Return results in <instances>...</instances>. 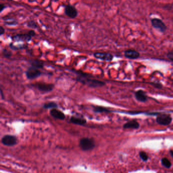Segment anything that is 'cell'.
<instances>
[{
	"label": "cell",
	"mask_w": 173,
	"mask_h": 173,
	"mask_svg": "<svg viewBox=\"0 0 173 173\" xmlns=\"http://www.w3.org/2000/svg\"><path fill=\"white\" fill-rule=\"evenodd\" d=\"M171 155H172V156H173V151H171Z\"/></svg>",
	"instance_id": "31"
},
{
	"label": "cell",
	"mask_w": 173,
	"mask_h": 173,
	"mask_svg": "<svg viewBox=\"0 0 173 173\" xmlns=\"http://www.w3.org/2000/svg\"><path fill=\"white\" fill-rule=\"evenodd\" d=\"M26 26L28 28H33V29H35V28H38L37 24L34 20H31L28 21L27 24H26Z\"/></svg>",
	"instance_id": "21"
},
{
	"label": "cell",
	"mask_w": 173,
	"mask_h": 173,
	"mask_svg": "<svg viewBox=\"0 0 173 173\" xmlns=\"http://www.w3.org/2000/svg\"><path fill=\"white\" fill-rule=\"evenodd\" d=\"M167 58L169 59L171 62H173V52H169L167 54Z\"/></svg>",
	"instance_id": "26"
},
{
	"label": "cell",
	"mask_w": 173,
	"mask_h": 173,
	"mask_svg": "<svg viewBox=\"0 0 173 173\" xmlns=\"http://www.w3.org/2000/svg\"><path fill=\"white\" fill-rule=\"evenodd\" d=\"M71 121L75 124H79V125H83L86 123V120L84 119L81 118L76 117L72 116L71 118Z\"/></svg>",
	"instance_id": "17"
},
{
	"label": "cell",
	"mask_w": 173,
	"mask_h": 173,
	"mask_svg": "<svg viewBox=\"0 0 173 173\" xmlns=\"http://www.w3.org/2000/svg\"><path fill=\"white\" fill-rule=\"evenodd\" d=\"M2 54L4 58H10L12 56V53L11 52H10L8 49H3L2 51Z\"/></svg>",
	"instance_id": "22"
},
{
	"label": "cell",
	"mask_w": 173,
	"mask_h": 173,
	"mask_svg": "<svg viewBox=\"0 0 173 173\" xmlns=\"http://www.w3.org/2000/svg\"><path fill=\"white\" fill-rule=\"evenodd\" d=\"M139 127V123L135 120L128 122L124 125L125 128H138Z\"/></svg>",
	"instance_id": "16"
},
{
	"label": "cell",
	"mask_w": 173,
	"mask_h": 173,
	"mask_svg": "<svg viewBox=\"0 0 173 173\" xmlns=\"http://www.w3.org/2000/svg\"><path fill=\"white\" fill-rule=\"evenodd\" d=\"M2 142L5 145L11 146L14 145L16 144L17 139L16 137L13 136L6 135L3 138Z\"/></svg>",
	"instance_id": "10"
},
{
	"label": "cell",
	"mask_w": 173,
	"mask_h": 173,
	"mask_svg": "<svg viewBox=\"0 0 173 173\" xmlns=\"http://www.w3.org/2000/svg\"><path fill=\"white\" fill-rule=\"evenodd\" d=\"M94 110L96 113H103V112L108 113L111 112L110 110H109L105 107H100V106H94Z\"/></svg>",
	"instance_id": "20"
},
{
	"label": "cell",
	"mask_w": 173,
	"mask_h": 173,
	"mask_svg": "<svg viewBox=\"0 0 173 173\" xmlns=\"http://www.w3.org/2000/svg\"><path fill=\"white\" fill-rule=\"evenodd\" d=\"M140 155L141 158H142L143 160H144V161H146V160H147V155L146 153L145 152H140Z\"/></svg>",
	"instance_id": "25"
},
{
	"label": "cell",
	"mask_w": 173,
	"mask_h": 173,
	"mask_svg": "<svg viewBox=\"0 0 173 173\" xmlns=\"http://www.w3.org/2000/svg\"><path fill=\"white\" fill-rule=\"evenodd\" d=\"M50 114L53 117L56 119L64 120L65 118V115L62 111H60L56 108L52 109L50 111Z\"/></svg>",
	"instance_id": "13"
},
{
	"label": "cell",
	"mask_w": 173,
	"mask_h": 173,
	"mask_svg": "<svg viewBox=\"0 0 173 173\" xmlns=\"http://www.w3.org/2000/svg\"><path fill=\"white\" fill-rule=\"evenodd\" d=\"M161 163H162V165H164L165 167H166L167 168H170L171 167V162L167 158H162V159H161Z\"/></svg>",
	"instance_id": "23"
},
{
	"label": "cell",
	"mask_w": 173,
	"mask_h": 173,
	"mask_svg": "<svg viewBox=\"0 0 173 173\" xmlns=\"http://www.w3.org/2000/svg\"><path fill=\"white\" fill-rule=\"evenodd\" d=\"M5 28L3 27L2 26H0V36H2L4 34Z\"/></svg>",
	"instance_id": "29"
},
{
	"label": "cell",
	"mask_w": 173,
	"mask_h": 173,
	"mask_svg": "<svg viewBox=\"0 0 173 173\" xmlns=\"http://www.w3.org/2000/svg\"><path fill=\"white\" fill-rule=\"evenodd\" d=\"M64 14L70 18H75L78 16V12L75 7L68 4L64 6Z\"/></svg>",
	"instance_id": "7"
},
{
	"label": "cell",
	"mask_w": 173,
	"mask_h": 173,
	"mask_svg": "<svg viewBox=\"0 0 173 173\" xmlns=\"http://www.w3.org/2000/svg\"><path fill=\"white\" fill-rule=\"evenodd\" d=\"M150 84L152 86H153L154 88L157 89H162L163 88V85H162V84L161 83L159 82H152L150 83Z\"/></svg>",
	"instance_id": "24"
},
{
	"label": "cell",
	"mask_w": 173,
	"mask_h": 173,
	"mask_svg": "<svg viewBox=\"0 0 173 173\" xmlns=\"http://www.w3.org/2000/svg\"><path fill=\"white\" fill-rule=\"evenodd\" d=\"M80 146L83 150H90L94 147V141L90 138H83L80 142Z\"/></svg>",
	"instance_id": "6"
},
{
	"label": "cell",
	"mask_w": 173,
	"mask_h": 173,
	"mask_svg": "<svg viewBox=\"0 0 173 173\" xmlns=\"http://www.w3.org/2000/svg\"><path fill=\"white\" fill-rule=\"evenodd\" d=\"M173 5H166L164 7V8L165 9H167L168 10H171V9H172V8H173Z\"/></svg>",
	"instance_id": "27"
},
{
	"label": "cell",
	"mask_w": 173,
	"mask_h": 173,
	"mask_svg": "<svg viewBox=\"0 0 173 173\" xmlns=\"http://www.w3.org/2000/svg\"><path fill=\"white\" fill-rule=\"evenodd\" d=\"M28 46L27 44H19L16 45H14L13 43H10L9 44V47H10V48L14 51L26 49L28 47Z\"/></svg>",
	"instance_id": "15"
},
{
	"label": "cell",
	"mask_w": 173,
	"mask_h": 173,
	"mask_svg": "<svg viewBox=\"0 0 173 173\" xmlns=\"http://www.w3.org/2000/svg\"><path fill=\"white\" fill-rule=\"evenodd\" d=\"M28 62L31 66L38 69H42L44 66V62L42 60H31Z\"/></svg>",
	"instance_id": "14"
},
{
	"label": "cell",
	"mask_w": 173,
	"mask_h": 173,
	"mask_svg": "<svg viewBox=\"0 0 173 173\" xmlns=\"http://www.w3.org/2000/svg\"><path fill=\"white\" fill-rule=\"evenodd\" d=\"M93 56L96 59L109 62H111L114 58V56L112 54L106 52H95Z\"/></svg>",
	"instance_id": "8"
},
{
	"label": "cell",
	"mask_w": 173,
	"mask_h": 173,
	"mask_svg": "<svg viewBox=\"0 0 173 173\" xmlns=\"http://www.w3.org/2000/svg\"><path fill=\"white\" fill-rule=\"evenodd\" d=\"M151 23L153 28L158 30L161 33H165L168 29L165 22L161 19L158 18H153L151 19Z\"/></svg>",
	"instance_id": "3"
},
{
	"label": "cell",
	"mask_w": 173,
	"mask_h": 173,
	"mask_svg": "<svg viewBox=\"0 0 173 173\" xmlns=\"http://www.w3.org/2000/svg\"><path fill=\"white\" fill-rule=\"evenodd\" d=\"M135 98L138 102L145 103L148 100V96L145 92L142 90H139L135 92Z\"/></svg>",
	"instance_id": "11"
},
{
	"label": "cell",
	"mask_w": 173,
	"mask_h": 173,
	"mask_svg": "<svg viewBox=\"0 0 173 173\" xmlns=\"http://www.w3.org/2000/svg\"><path fill=\"white\" fill-rule=\"evenodd\" d=\"M77 75L76 80L81 84L88 86V87L93 88H101L106 85V83L103 81L92 78V75L84 73L81 71H73Z\"/></svg>",
	"instance_id": "1"
},
{
	"label": "cell",
	"mask_w": 173,
	"mask_h": 173,
	"mask_svg": "<svg viewBox=\"0 0 173 173\" xmlns=\"http://www.w3.org/2000/svg\"><path fill=\"white\" fill-rule=\"evenodd\" d=\"M4 23L6 26H14L17 25L18 22L16 19L14 18H7L4 20Z\"/></svg>",
	"instance_id": "18"
},
{
	"label": "cell",
	"mask_w": 173,
	"mask_h": 173,
	"mask_svg": "<svg viewBox=\"0 0 173 173\" xmlns=\"http://www.w3.org/2000/svg\"><path fill=\"white\" fill-rule=\"evenodd\" d=\"M36 35L34 30H30L28 33L25 34H17L11 37L12 40L15 42H30L33 37Z\"/></svg>",
	"instance_id": "2"
},
{
	"label": "cell",
	"mask_w": 173,
	"mask_h": 173,
	"mask_svg": "<svg viewBox=\"0 0 173 173\" xmlns=\"http://www.w3.org/2000/svg\"><path fill=\"white\" fill-rule=\"evenodd\" d=\"M172 121V118L168 114H160L156 118V122L161 125H169Z\"/></svg>",
	"instance_id": "9"
},
{
	"label": "cell",
	"mask_w": 173,
	"mask_h": 173,
	"mask_svg": "<svg viewBox=\"0 0 173 173\" xmlns=\"http://www.w3.org/2000/svg\"><path fill=\"white\" fill-rule=\"evenodd\" d=\"M3 92L2 90H1V98L2 99H3V98H4V96H3Z\"/></svg>",
	"instance_id": "30"
},
{
	"label": "cell",
	"mask_w": 173,
	"mask_h": 173,
	"mask_svg": "<svg viewBox=\"0 0 173 173\" xmlns=\"http://www.w3.org/2000/svg\"><path fill=\"white\" fill-rule=\"evenodd\" d=\"M6 8V6L4 4H0V13H2V11L4 10Z\"/></svg>",
	"instance_id": "28"
},
{
	"label": "cell",
	"mask_w": 173,
	"mask_h": 173,
	"mask_svg": "<svg viewBox=\"0 0 173 173\" xmlns=\"http://www.w3.org/2000/svg\"><path fill=\"white\" fill-rule=\"evenodd\" d=\"M42 74V73L40 70H39V69L32 66L28 67L25 72L26 77L28 80L36 79Z\"/></svg>",
	"instance_id": "5"
},
{
	"label": "cell",
	"mask_w": 173,
	"mask_h": 173,
	"mask_svg": "<svg viewBox=\"0 0 173 173\" xmlns=\"http://www.w3.org/2000/svg\"><path fill=\"white\" fill-rule=\"evenodd\" d=\"M32 86L42 93L51 92L54 88V84H47L41 82H38L33 84Z\"/></svg>",
	"instance_id": "4"
},
{
	"label": "cell",
	"mask_w": 173,
	"mask_h": 173,
	"mask_svg": "<svg viewBox=\"0 0 173 173\" xmlns=\"http://www.w3.org/2000/svg\"><path fill=\"white\" fill-rule=\"evenodd\" d=\"M58 104L54 102H50L48 103H45L43 105V107L45 109H55L58 108Z\"/></svg>",
	"instance_id": "19"
},
{
	"label": "cell",
	"mask_w": 173,
	"mask_h": 173,
	"mask_svg": "<svg viewBox=\"0 0 173 173\" xmlns=\"http://www.w3.org/2000/svg\"><path fill=\"white\" fill-rule=\"evenodd\" d=\"M124 56L130 60H137L140 58V54L139 52L133 49H128L124 52Z\"/></svg>",
	"instance_id": "12"
}]
</instances>
